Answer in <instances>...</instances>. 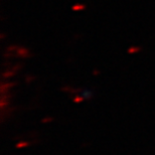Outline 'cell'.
<instances>
[{
	"label": "cell",
	"mask_w": 155,
	"mask_h": 155,
	"mask_svg": "<svg viewBox=\"0 0 155 155\" xmlns=\"http://www.w3.org/2000/svg\"><path fill=\"white\" fill-rule=\"evenodd\" d=\"M17 54L21 58H28L29 57V51L27 48H18L17 49Z\"/></svg>",
	"instance_id": "cell-1"
},
{
	"label": "cell",
	"mask_w": 155,
	"mask_h": 155,
	"mask_svg": "<svg viewBox=\"0 0 155 155\" xmlns=\"http://www.w3.org/2000/svg\"><path fill=\"white\" fill-rule=\"evenodd\" d=\"M51 121H54V119L51 118V117H48V118H45V119H42L41 122L42 123H48V122H51Z\"/></svg>",
	"instance_id": "cell-6"
},
{
	"label": "cell",
	"mask_w": 155,
	"mask_h": 155,
	"mask_svg": "<svg viewBox=\"0 0 155 155\" xmlns=\"http://www.w3.org/2000/svg\"><path fill=\"white\" fill-rule=\"evenodd\" d=\"M84 8V6L83 5H78V6H74L73 9H75V10H80V9H82Z\"/></svg>",
	"instance_id": "cell-7"
},
{
	"label": "cell",
	"mask_w": 155,
	"mask_h": 155,
	"mask_svg": "<svg viewBox=\"0 0 155 155\" xmlns=\"http://www.w3.org/2000/svg\"><path fill=\"white\" fill-rule=\"evenodd\" d=\"M15 71H13V72H6V73H4L2 75V77L3 78H10V77H13V76H15Z\"/></svg>",
	"instance_id": "cell-3"
},
{
	"label": "cell",
	"mask_w": 155,
	"mask_h": 155,
	"mask_svg": "<svg viewBox=\"0 0 155 155\" xmlns=\"http://www.w3.org/2000/svg\"><path fill=\"white\" fill-rule=\"evenodd\" d=\"M140 48H130L128 49V52L129 54H135V52H138V51H140Z\"/></svg>",
	"instance_id": "cell-4"
},
{
	"label": "cell",
	"mask_w": 155,
	"mask_h": 155,
	"mask_svg": "<svg viewBox=\"0 0 155 155\" xmlns=\"http://www.w3.org/2000/svg\"><path fill=\"white\" fill-rule=\"evenodd\" d=\"M82 101H84V97H80V96H77V97H75V99H74L75 103H81Z\"/></svg>",
	"instance_id": "cell-5"
},
{
	"label": "cell",
	"mask_w": 155,
	"mask_h": 155,
	"mask_svg": "<svg viewBox=\"0 0 155 155\" xmlns=\"http://www.w3.org/2000/svg\"><path fill=\"white\" fill-rule=\"evenodd\" d=\"M28 145H30L29 142H25V141H23V142H19V143H17L16 144V148H22V147H27Z\"/></svg>",
	"instance_id": "cell-2"
}]
</instances>
